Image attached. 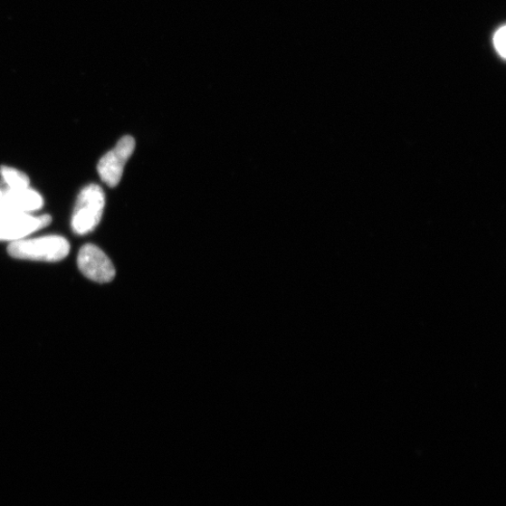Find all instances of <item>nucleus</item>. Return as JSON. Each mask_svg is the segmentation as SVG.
I'll return each instance as SVG.
<instances>
[{
    "label": "nucleus",
    "mask_w": 506,
    "mask_h": 506,
    "mask_svg": "<svg viewBox=\"0 0 506 506\" xmlns=\"http://www.w3.org/2000/svg\"><path fill=\"white\" fill-rule=\"evenodd\" d=\"M70 243L61 235H46L11 243L8 253L20 260L60 262L70 253Z\"/></svg>",
    "instance_id": "nucleus-1"
},
{
    "label": "nucleus",
    "mask_w": 506,
    "mask_h": 506,
    "mask_svg": "<svg viewBox=\"0 0 506 506\" xmlns=\"http://www.w3.org/2000/svg\"><path fill=\"white\" fill-rule=\"evenodd\" d=\"M494 47L498 54L505 59L506 57V29L505 26H501L493 36Z\"/></svg>",
    "instance_id": "nucleus-8"
},
{
    "label": "nucleus",
    "mask_w": 506,
    "mask_h": 506,
    "mask_svg": "<svg viewBox=\"0 0 506 506\" xmlns=\"http://www.w3.org/2000/svg\"><path fill=\"white\" fill-rule=\"evenodd\" d=\"M14 213L17 212L13 211L4 204L0 203V221L5 220V218H7L12 215H14Z\"/></svg>",
    "instance_id": "nucleus-9"
},
{
    "label": "nucleus",
    "mask_w": 506,
    "mask_h": 506,
    "mask_svg": "<svg viewBox=\"0 0 506 506\" xmlns=\"http://www.w3.org/2000/svg\"><path fill=\"white\" fill-rule=\"evenodd\" d=\"M105 196L97 184H91L79 194L72 218V228L79 235L92 232L100 224Z\"/></svg>",
    "instance_id": "nucleus-2"
},
{
    "label": "nucleus",
    "mask_w": 506,
    "mask_h": 506,
    "mask_svg": "<svg viewBox=\"0 0 506 506\" xmlns=\"http://www.w3.org/2000/svg\"><path fill=\"white\" fill-rule=\"evenodd\" d=\"M77 264L85 277L99 283L110 282L116 276L112 261L93 244H87L80 250Z\"/></svg>",
    "instance_id": "nucleus-4"
},
{
    "label": "nucleus",
    "mask_w": 506,
    "mask_h": 506,
    "mask_svg": "<svg viewBox=\"0 0 506 506\" xmlns=\"http://www.w3.org/2000/svg\"><path fill=\"white\" fill-rule=\"evenodd\" d=\"M3 197H4V190L0 189V202H2Z\"/></svg>",
    "instance_id": "nucleus-10"
},
{
    "label": "nucleus",
    "mask_w": 506,
    "mask_h": 506,
    "mask_svg": "<svg viewBox=\"0 0 506 506\" xmlns=\"http://www.w3.org/2000/svg\"><path fill=\"white\" fill-rule=\"evenodd\" d=\"M135 149V138L127 136L112 150L101 157L97 166L98 174L110 187L115 188L119 184L125 166Z\"/></svg>",
    "instance_id": "nucleus-3"
},
{
    "label": "nucleus",
    "mask_w": 506,
    "mask_h": 506,
    "mask_svg": "<svg viewBox=\"0 0 506 506\" xmlns=\"http://www.w3.org/2000/svg\"><path fill=\"white\" fill-rule=\"evenodd\" d=\"M17 213H33L43 206V199L36 191L28 188L23 190L4 189V197L0 202Z\"/></svg>",
    "instance_id": "nucleus-6"
},
{
    "label": "nucleus",
    "mask_w": 506,
    "mask_h": 506,
    "mask_svg": "<svg viewBox=\"0 0 506 506\" xmlns=\"http://www.w3.org/2000/svg\"><path fill=\"white\" fill-rule=\"evenodd\" d=\"M0 176L6 184L7 189L23 190L30 188L31 180L28 176L23 172L8 167H0Z\"/></svg>",
    "instance_id": "nucleus-7"
},
{
    "label": "nucleus",
    "mask_w": 506,
    "mask_h": 506,
    "mask_svg": "<svg viewBox=\"0 0 506 506\" xmlns=\"http://www.w3.org/2000/svg\"><path fill=\"white\" fill-rule=\"evenodd\" d=\"M52 222L49 215L33 216L30 213H14L0 221V242L14 243L47 227Z\"/></svg>",
    "instance_id": "nucleus-5"
}]
</instances>
